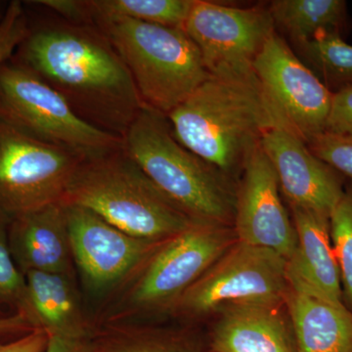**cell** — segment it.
<instances>
[{
  "label": "cell",
  "mask_w": 352,
  "mask_h": 352,
  "mask_svg": "<svg viewBox=\"0 0 352 352\" xmlns=\"http://www.w3.org/2000/svg\"><path fill=\"white\" fill-rule=\"evenodd\" d=\"M124 149L193 221L233 227L236 191L227 175L180 144L166 115L143 106L126 129Z\"/></svg>",
  "instance_id": "obj_4"
},
{
  "label": "cell",
  "mask_w": 352,
  "mask_h": 352,
  "mask_svg": "<svg viewBox=\"0 0 352 352\" xmlns=\"http://www.w3.org/2000/svg\"><path fill=\"white\" fill-rule=\"evenodd\" d=\"M90 352H212L199 325L162 320L101 324L89 339Z\"/></svg>",
  "instance_id": "obj_19"
},
{
  "label": "cell",
  "mask_w": 352,
  "mask_h": 352,
  "mask_svg": "<svg viewBox=\"0 0 352 352\" xmlns=\"http://www.w3.org/2000/svg\"><path fill=\"white\" fill-rule=\"evenodd\" d=\"M206 331L212 352H296L286 305L220 308Z\"/></svg>",
  "instance_id": "obj_17"
},
{
  "label": "cell",
  "mask_w": 352,
  "mask_h": 352,
  "mask_svg": "<svg viewBox=\"0 0 352 352\" xmlns=\"http://www.w3.org/2000/svg\"><path fill=\"white\" fill-rule=\"evenodd\" d=\"M0 117L85 161L112 154L122 145L117 135L80 117L63 95L25 67H0Z\"/></svg>",
  "instance_id": "obj_7"
},
{
  "label": "cell",
  "mask_w": 352,
  "mask_h": 352,
  "mask_svg": "<svg viewBox=\"0 0 352 352\" xmlns=\"http://www.w3.org/2000/svg\"><path fill=\"white\" fill-rule=\"evenodd\" d=\"M38 3L48 7L51 10L61 14L69 20L87 21L92 19L88 1H76V0H43Z\"/></svg>",
  "instance_id": "obj_30"
},
{
  "label": "cell",
  "mask_w": 352,
  "mask_h": 352,
  "mask_svg": "<svg viewBox=\"0 0 352 352\" xmlns=\"http://www.w3.org/2000/svg\"><path fill=\"white\" fill-rule=\"evenodd\" d=\"M315 156L330 166L352 184V136L324 131L308 141Z\"/></svg>",
  "instance_id": "obj_26"
},
{
  "label": "cell",
  "mask_w": 352,
  "mask_h": 352,
  "mask_svg": "<svg viewBox=\"0 0 352 352\" xmlns=\"http://www.w3.org/2000/svg\"><path fill=\"white\" fill-rule=\"evenodd\" d=\"M195 0H94L92 19H129L183 29Z\"/></svg>",
  "instance_id": "obj_22"
},
{
  "label": "cell",
  "mask_w": 352,
  "mask_h": 352,
  "mask_svg": "<svg viewBox=\"0 0 352 352\" xmlns=\"http://www.w3.org/2000/svg\"><path fill=\"white\" fill-rule=\"evenodd\" d=\"M50 335L34 330L10 342H0V352H45Z\"/></svg>",
  "instance_id": "obj_29"
},
{
  "label": "cell",
  "mask_w": 352,
  "mask_h": 352,
  "mask_svg": "<svg viewBox=\"0 0 352 352\" xmlns=\"http://www.w3.org/2000/svg\"><path fill=\"white\" fill-rule=\"evenodd\" d=\"M296 47L333 94L352 85V45L342 39V34L322 32Z\"/></svg>",
  "instance_id": "obj_23"
},
{
  "label": "cell",
  "mask_w": 352,
  "mask_h": 352,
  "mask_svg": "<svg viewBox=\"0 0 352 352\" xmlns=\"http://www.w3.org/2000/svg\"><path fill=\"white\" fill-rule=\"evenodd\" d=\"M241 173L233 222L237 240L288 259L295 252L296 229L282 201L276 173L259 142L245 157Z\"/></svg>",
  "instance_id": "obj_13"
},
{
  "label": "cell",
  "mask_w": 352,
  "mask_h": 352,
  "mask_svg": "<svg viewBox=\"0 0 352 352\" xmlns=\"http://www.w3.org/2000/svg\"><path fill=\"white\" fill-rule=\"evenodd\" d=\"M9 222L10 219L0 214V308L9 307L14 309V314L25 316L27 283L25 275L17 267L11 254Z\"/></svg>",
  "instance_id": "obj_25"
},
{
  "label": "cell",
  "mask_w": 352,
  "mask_h": 352,
  "mask_svg": "<svg viewBox=\"0 0 352 352\" xmlns=\"http://www.w3.org/2000/svg\"><path fill=\"white\" fill-rule=\"evenodd\" d=\"M62 203L87 208L129 235L156 242L182 232L195 222L126 154L117 152L82 162Z\"/></svg>",
  "instance_id": "obj_5"
},
{
  "label": "cell",
  "mask_w": 352,
  "mask_h": 352,
  "mask_svg": "<svg viewBox=\"0 0 352 352\" xmlns=\"http://www.w3.org/2000/svg\"><path fill=\"white\" fill-rule=\"evenodd\" d=\"M289 291L286 258L237 240L183 295L168 317L199 325L228 305H285Z\"/></svg>",
  "instance_id": "obj_8"
},
{
  "label": "cell",
  "mask_w": 352,
  "mask_h": 352,
  "mask_svg": "<svg viewBox=\"0 0 352 352\" xmlns=\"http://www.w3.org/2000/svg\"><path fill=\"white\" fill-rule=\"evenodd\" d=\"M259 144L270 160L289 207L331 214L344 193V178L315 156L307 142L286 127L264 131Z\"/></svg>",
  "instance_id": "obj_14"
},
{
  "label": "cell",
  "mask_w": 352,
  "mask_h": 352,
  "mask_svg": "<svg viewBox=\"0 0 352 352\" xmlns=\"http://www.w3.org/2000/svg\"><path fill=\"white\" fill-rule=\"evenodd\" d=\"M99 23L146 107L168 116L210 75L200 50L180 28L129 19Z\"/></svg>",
  "instance_id": "obj_6"
},
{
  "label": "cell",
  "mask_w": 352,
  "mask_h": 352,
  "mask_svg": "<svg viewBox=\"0 0 352 352\" xmlns=\"http://www.w3.org/2000/svg\"><path fill=\"white\" fill-rule=\"evenodd\" d=\"M291 210L296 245L287 259L289 288L344 305L342 278L331 239L330 214L302 208L293 207Z\"/></svg>",
  "instance_id": "obj_15"
},
{
  "label": "cell",
  "mask_w": 352,
  "mask_h": 352,
  "mask_svg": "<svg viewBox=\"0 0 352 352\" xmlns=\"http://www.w3.org/2000/svg\"><path fill=\"white\" fill-rule=\"evenodd\" d=\"M27 34V21L22 4L19 1L11 2L0 20V67L25 41Z\"/></svg>",
  "instance_id": "obj_27"
},
{
  "label": "cell",
  "mask_w": 352,
  "mask_h": 352,
  "mask_svg": "<svg viewBox=\"0 0 352 352\" xmlns=\"http://www.w3.org/2000/svg\"><path fill=\"white\" fill-rule=\"evenodd\" d=\"M237 241L232 226L194 222L164 240L97 303L95 327L170 316L183 295Z\"/></svg>",
  "instance_id": "obj_3"
},
{
  "label": "cell",
  "mask_w": 352,
  "mask_h": 352,
  "mask_svg": "<svg viewBox=\"0 0 352 352\" xmlns=\"http://www.w3.org/2000/svg\"><path fill=\"white\" fill-rule=\"evenodd\" d=\"M73 152L0 122V214L8 219L63 201L82 162Z\"/></svg>",
  "instance_id": "obj_9"
},
{
  "label": "cell",
  "mask_w": 352,
  "mask_h": 352,
  "mask_svg": "<svg viewBox=\"0 0 352 352\" xmlns=\"http://www.w3.org/2000/svg\"><path fill=\"white\" fill-rule=\"evenodd\" d=\"M296 352H352V311L338 305L289 291L286 300Z\"/></svg>",
  "instance_id": "obj_20"
},
{
  "label": "cell",
  "mask_w": 352,
  "mask_h": 352,
  "mask_svg": "<svg viewBox=\"0 0 352 352\" xmlns=\"http://www.w3.org/2000/svg\"><path fill=\"white\" fill-rule=\"evenodd\" d=\"M252 69L271 100L307 144L325 131L333 92L276 31L254 58Z\"/></svg>",
  "instance_id": "obj_11"
},
{
  "label": "cell",
  "mask_w": 352,
  "mask_h": 352,
  "mask_svg": "<svg viewBox=\"0 0 352 352\" xmlns=\"http://www.w3.org/2000/svg\"><path fill=\"white\" fill-rule=\"evenodd\" d=\"M66 207L76 273L87 295L97 303L163 242L129 235L87 208Z\"/></svg>",
  "instance_id": "obj_10"
},
{
  "label": "cell",
  "mask_w": 352,
  "mask_h": 352,
  "mask_svg": "<svg viewBox=\"0 0 352 352\" xmlns=\"http://www.w3.org/2000/svg\"><path fill=\"white\" fill-rule=\"evenodd\" d=\"M8 241L14 261L23 274L39 271L78 278L67 207L62 201L10 219Z\"/></svg>",
  "instance_id": "obj_16"
},
{
  "label": "cell",
  "mask_w": 352,
  "mask_h": 352,
  "mask_svg": "<svg viewBox=\"0 0 352 352\" xmlns=\"http://www.w3.org/2000/svg\"><path fill=\"white\" fill-rule=\"evenodd\" d=\"M166 118L180 144L226 175L242 170L264 131H293L252 68L210 74Z\"/></svg>",
  "instance_id": "obj_1"
},
{
  "label": "cell",
  "mask_w": 352,
  "mask_h": 352,
  "mask_svg": "<svg viewBox=\"0 0 352 352\" xmlns=\"http://www.w3.org/2000/svg\"><path fill=\"white\" fill-rule=\"evenodd\" d=\"M36 330L24 315L15 314L0 317V339L17 338L27 335Z\"/></svg>",
  "instance_id": "obj_31"
},
{
  "label": "cell",
  "mask_w": 352,
  "mask_h": 352,
  "mask_svg": "<svg viewBox=\"0 0 352 352\" xmlns=\"http://www.w3.org/2000/svg\"><path fill=\"white\" fill-rule=\"evenodd\" d=\"M25 317L36 330L48 335L89 339L95 325L91 311L85 307L78 278L55 273H25Z\"/></svg>",
  "instance_id": "obj_18"
},
{
  "label": "cell",
  "mask_w": 352,
  "mask_h": 352,
  "mask_svg": "<svg viewBox=\"0 0 352 352\" xmlns=\"http://www.w3.org/2000/svg\"><path fill=\"white\" fill-rule=\"evenodd\" d=\"M89 339L51 335L45 352H90Z\"/></svg>",
  "instance_id": "obj_32"
},
{
  "label": "cell",
  "mask_w": 352,
  "mask_h": 352,
  "mask_svg": "<svg viewBox=\"0 0 352 352\" xmlns=\"http://www.w3.org/2000/svg\"><path fill=\"white\" fill-rule=\"evenodd\" d=\"M325 131L352 136V85L333 92Z\"/></svg>",
  "instance_id": "obj_28"
},
{
  "label": "cell",
  "mask_w": 352,
  "mask_h": 352,
  "mask_svg": "<svg viewBox=\"0 0 352 352\" xmlns=\"http://www.w3.org/2000/svg\"><path fill=\"white\" fill-rule=\"evenodd\" d=\"M331 239L342 278L346 307L352 311V184L330 214Z\"/></svg>",
  "instance_id": "obj_24"
},
{
  "label": "cell",
  "mask_w": 352,
  "mask_h": 352,
  "mask_svg": "<svg viewBox=\"0 0 352 352\" xmlns=\"http://www.w3.org/2000/svg\"><path fill=\"white\" fill-rule=\"evenodd\" d=\"M275 29L288 34L296 45L322 32L342 34L347 22L344 0H274L267 7Z\"/></svg>",
  "instance_id": "obj_21"
},
{
  "label": "cell",
  "mask_w": 352,
  "mask_h": 352,
  "mask_svg": "<svg viewBox=\"0 0 352 352\" xmlns=\"http://www.w3.org/2000/svg\"><path fill=\"white\" fill-rule=\"evenodd\" d=\"M183 30L200 50L210 74H217L252 68L276 29L267 8L195 0Z\"/></svg>",
  "instance_id": "obj_12"
},
{
  "label": "cell",
  "mask_w": 352,
  "mask_h": 352,
  "mask_svg": "<svg viewBox=\"0 0 352 352\" xmlns=\"http://www.w3.org/2000/svg\"><path fill=\"white\" fill-rule=\"evenodd\" d=\"M30 69L69 102L127 129L144 104L108 38L73 25L41 30L25 41Z\"/></svg>",
  "instance_id": "obj_2"
}]
</instances>
